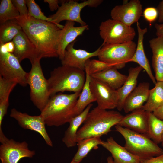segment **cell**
I'll return each instance as SVG.
<instances>
[{"label":"cell","instance_id":"obj_10","mask_svg":"<svg viewBox=\"0 0 163 163\" xmlns=\"http://www.w3.org/2000/svg\"><path fill=\"white\" fill-rule=\"evenodd\" d=\"M20 62L13 53L0 52V76L25 87L28 85V72L23 69Z\"/></svg>","mask_w":163,"mask_h":163},{"label":"cell","instance_id":"obj_15","mask_svg":"<svg viewBox=\"0 0 163 163\" xmlns=\"http://www.w3.org/2000/svg\"><path fill=\"white\" fill-rule=\"evenodd\" d=\"M75 41L66 47L63 59L61 60L62 65L67 66L83 71L85 70L87 61L90 58L98 56L100 47L93 52H89L82 49L74 47Z\"/></svg>","mask_w":163,"mask_h":163},{"label":"cell","instance_id":"obj_25","mask_svg":"<svg viewBox=\"0 0 163 163\" xmlns=\"http://www.w3.org/2000/svg\"><path fill=\"white\" fill-rule=\"evenodd\" d=\"M90 75L91 77L101 81L115 90H117L123 85L127 77V76L120 73L113 67Z\"/></svg>","mask_w":163,"mask_h":163},{"label":"cell","instance_id":"obj_13","mask_svg":"<svg viewBox=\"0 0 163 163\" xmlns=\"http://www.w3.org/2000/svg\"><path fill=\"white\" fill-rule=\"evenodd\" d=\"M10 116L15 120L22 128L38 133L47 145L51 147L53 146L52 142L46 129L44 120L40 114L38 116H31L13 108L11 110Z\"/></svg>","mask_w":163,"mask_h":163},{"label":"cell","instance_id":"obj_33","mask_svg":"<svg viewBox=\"0 0 163 163\" xmlns=\"http://www.w3.org/2000/svg\"><path fill=\"white\" fill-rule=\"evenodd\" d=\"M28 8V15L36 19L46 21L54 23L50 18L44 14L38 5L34 0H25Z\"/></svg>","mask_w":163,"mask_h":163},{"label":"cell","instance_id":"obj_34","mask_svg":"<svg viewBox=\"0 0 163 163\" xmlns=\"http://www.w3.org/2000/svg\"><path fill=\"white\" fill-rule=\"evenodd\" d=\"M113 67L110 65L99 59H88L85 65V71L90 75Z\"/></svg>","mask_w":163,"mask_h":163},{"label":"cell","instance_id":"obj_19","mask_svg":"<svg viewBox=\"0 0 163 163\" xmlns=\"http://www.w3.org/2000/svg\"><path fill=\"white\" fill-rule=\"evenodd\" d=\"M101 145L111 153L114 163H141L143 160L120 145L112 137L103 141Z\"/></svg>","mask_w":163,"mask_h":163},{"label":"cell","instance_id":"obj_30","mask_svg":"<svg viewBox=\"0 0 163 163\" xmlns=\"http://www.w3.org/2000/svg\"><path fill=\"white\" fill-rule=\"evenodd\" d=\"M22 30L15 19L8 21L1 24L0 45L12 41Z\"/></svg>","mask_w":163,"mask_h":163},{"label":"cell","instance_id":"obj_23","mask_svg":"<svg viewBox=\"0 0 163 163\" xmlns=\"http://www.w3.org/2000/svg\"><path fill=\"white\" fill-rule=\"evenodd\" d=\"M93 105H88L80 114L72 118L69 122V127L65 131L62 140L67 148L75 146L77 145L76 134L80 126L83 123Z\"/></svg>","mask_w":163,"mask_h":163},{"label":"cell","instance_id":"obj_32","mask_svg":"<svg viewBox=\"0 0 163 163\" xmlns=\"http://www.w3.org/2000/svg\"><path fill=\"white\" fill-rule=\"evenodd\" d=\"M18 83L0 76V102L9 101V95Z\"/></svg>","mask_w":163,"mask_h":163},{"label":"cell","instance_id":"obj_35","mask_svg":"<svg viewBox=\"0 0 163 163\" xmlns=\"http://www.w3.org/2000/svg\"><path fill=\"white\" fill-rule=\"evenodd\" d=\"M143 16L151 26L158 17V13L156 8L154 7H148L145 8L143 12Z\"/></svg>","mask_w":163,"mask_h":163},{"label":"cell","instance_id":"obj_5","mask_svg":"<svg viewBox=\"0 0 163 163\" xmlns=\"http://www.w3.org/2000/svg\"><path fill=\"white\" fill-rule=\"evenodd\" d=\"M115 127L125 139L124 147L134 155L144 160L163 154V150L147 135L118 125Z\"/></svg>","mask_w":163,"mask_h":163},{"label":"cell","instance_id":"obj_6","mask_svg":"<svg viewBox=\"0 0 163 163\" xmlns=\"http://www.w3.org/2000/svg\"><path fill=\"white\" fill-rule=\"evenodd\" d=\"M40 59L31 63V68L28 72L27 84L30 88V97L32 103L41 112L50 97L47 79L45 77L40 64Z\"/></svg>","mask_w":163,"mask_h":163},{"label":"cell","instance_id":"obj_29","mask_svg":"<svg viewBox=\"0 0 163 163\" xmlns=\"http://www.w3.org/2000/svg\"><path fill=\"white\" fill-rule=\"evenodd\" d=\"M102 141L101 137H96L87 138L78 142V150L72 159L79 163L93 149L101 145Z\"/></svg>","mask_w":163,"mask_h":163},{"label":"cell","instance_id":"obj_44","mask_svg":"<svg viewBox=\"0 0 163 163\" xmlns=\"http://www.w3.org/2000/svg\"><path fill=\"white\" fill-rule=\"evenodd\" d=\"M161 145L162 146V147H163V137H162V140H161Z\"/></svg>","mask_w":163,"mask_h":163},{"label":"cell","instance_id":"obj_28","mask_svg":"<svg viewBox=\"0 0 163 163\" xmlns=\"http://www.w3.org/2000/svg\"><path fill=\"white\" fill-rule=\"evenodd\" d=\"M147 112V136L156 144L161 143L163 136V120L157 117L152 112Z\"/></svg>","mask_w":163,"mask_h":163},{"label":"cell","instance_id":"obj_2","mask_svg":"<svg viewBox=\"0 0 163 163\" xmlns=\"http://www.w3.org/2000/svg\"><path fill=\"white\" fill-rule=\"evenodd\" d=\"M123 116L117 111L107 110L97 106L89 111L79 129L76 134L77 143L87 138L107 134Z\"/></svg>","mask_w":163,"mask_h":163},{"label":"cell","instance_id":"obj_31","mask_svg":"<svg viewBox=\"0 0 163 163\" xmlns=\"http://www.w3.org/2000/svg\"><path fill=\"white\" fill-rule=\"evenodd\" d=\"M20 16L11 0H1L0 4V24L16 19Z\"/></svg>","mask_w":163,"mask_h":163},{"label":"cell","instance_id":"obj_36","mask_svg":"<svg viewBox=\"0 0 163 163\" xmlns=\"http://www.w3.org/2000/svg\"><path fill=\"white\" fill-rule=\"evenodd\" d=\"M12 2L14 6L20 13L21 16L28 15V11L25 0H12Z\"/></svg>","mask_w":163,"mask_h":163},{"label":"cell","instance_id":"obj_4","mask_svg":"<svg viewBox=\"0 0 163 163\" xmlns=\"http://www.w3.org/2000/svg\"><path fill=\"white\" fill-rule=\"evenodd\" d=\"M85 79L83 70L63 65L55 68L47 79L50 97L66 91L81 92Z\"/></svg>","mask_w":163,"mask_h":163},{"label":"cell","instance_id":"obj_39","mask_svg":"<svg viewBox=\"0 0 163 163\" xmlns=\"http://www.w3.org/2000/svg\"><path fill=\"white\" fill-rule=\"evenodd\" d=\"M45 2L48 4L49 7L51 11L57 10L59 6V3L60 2L58 0H44Z\"/></svg>","mask_w":163,"mask_h":163},{"label":"cell","instance_id":"obj_1","mask_svg":"<svg viewBox=\"0 0 163 163\" xmlns=\"http://www.w3.org/2000/svg\"><path fill=\"white\" fill-rule=\"evenodd\" d=\"M36 47L38 58L59 57L57 48L61 29L51 22L27 15L15 19Z\"/></svg>","mask_w":163,"mask_h":163},{"label":"cell","instance_id":"obj_9","mask_svg":"<svg viewBox=\"0 0 163 163\" xmlns=\"http://www.w3.org/2000/svg\"><path fill=\"white\" fill-rule=\"evenodd\" d=\"M99 34L103 43L114 44L132 41L136 35L134 28L112 19L102 22L99 26Z\"/></svg>","mask_w":163,"mask_h":163},{"label":"cell","instance_id":"obj_41","mask_svg":"<svg viewBox=\"0 0 163 163\" xmlns=\"http://www.w3.org/2000/svg\"><path fill=\"white\" fill-rule=\"evenodd\" d=\"M155 27L156 29V35L157 37L163 36V23L162 24L155 23Z\"/></svg>","mask_w":163,"mask_h":163},{"label":"cell","instance_id":"obj_16","mask_svg":"<svg viewBox=\"0 0 163 163\" xmlns=\"http://www.w3.org/2000/svg\"><path fill=\"white\" fill-rule=\"evenodd\" d=\"M12 41L14 46L13 53L20 62L25 59H28L31 63L37 59H40L38 58L36 47L22 30Z\"/></svg>","mask_w":163,"mask_h":163},{"label":"cell","instance_id":"obj_12","mask_svg":"<svg viewBox=\"0 0 163 163\" xmlns=\"http://www.w3.org/2000/svg\"><path fill=\"white\" fill-rule=\"evenodd\" d=\"M90 87L97 103V106L99 108L107 110L117 108L118 101L117 90L101 81L91 77Z\"/></svg>","mask_w":163,"mask_h":163},{"label":"cell","instance_id":"obj_14","mask_svg":"<svg viewBox=\"0 0 163 163\" xmlns=\"http://www.w3.org/2000/svg\"><path fill=\"white\" fill-rule=\"evenodd\" d=\"M142 6L139 0H131L122 5L115 6L111 10V19L131 26L142 16Z\"/></svg>","mask_w":163,"mask_h":163},{"label":"cell","instance_id":"obj_37","mask_svg":"<svg viewBox=\"0 0 163 163\" xmlns=\"http://www.w3.org/2000/svg\"><path fill=\"white\" fill-rule=\"evenodd\" d=\"M14 49V46L12 41L0 45V52L13 53Z\"/></svg>","mask_w":163,"mask_h":163},{"label":"cell","instance_id":"obj_40","mask_svg":"<svg viewBox=\"0 0 163 163\" xmlns=\"http://www.w3.org/2000/svg\"><path fill=\"white\" fill-rule=\"evenodd\" d=\"M156 9L158 13V22L162 24L163 23V0L159 2Z\"/></svg>","mask_w":163,"mask_h":163},{"label":"cell","instance_id":"obj_3","mask_svg":"<svg viewBox=\"0 0 163 163\" xmlns=\"http://www.w3.org/2000/svg\"><path fill=\"white\" fill-rule=\"evenodd\" d=\"M81 93L60 92L51 96L40 113L46 125L57 127L69 123L75 117V108Z\"/></svg>","mask_w":163,"mask_h":163},{"label":"cell","instance_id":"obj_21","mask_svg":"<svg viewBox=\"0 0 163 163\" xmlns=\"http://www.w3.org/2000/svg\"><path fill=\"white\" fill-rule=\"evenodd\" d=\"M138 33L137 44L135 53L130 62H133L139 64L145 70L150 79L155 85L157 82L155 77L153 75L149 60L145 55L143 46L144 36L147 32V29L142 28L140 23H136Z\"/></svg>","mask_w":163,"mask_h":163},{"label":"cell","instance_id":"obj_45","mask_svg":"<svg viewBox=\"0 0 163 163\" xmlns=\"http://www.w3.org/2000/svg\"><path fill=\"white\" fill-rule=\"evenodd\" d=\"M70 163H78V162H75V161H74L72 159V161H71V162Z\"/></svg>","mask_w":163,"mask_h":163},{"label":"cell","instance_id":"obj_22","mask_svg":"<svg viewBox=\"0 0 163 163\" xmlns=\"http://www.w3.org/2000/svg\"><path fill=\"white\" fill-rule=\"evenodd\" d=\"M142 69L140 66L130 68L126 81L123 85L117 90L118 95L117 108L119 111H121L123 109L126 98L136 87L138 76Z\"/></svg>","mask_w":163,"mask_h":163},{"label":"cell","instance_id":"obj_24","mask_svg":"<svg viewBox=\"0 0 163 163\" xmlns=\"http://www.w3.org/2000/svg\"><path fill=\"white\" fill-rule=\"evenodd\" d=\"M152 53V63L157 81H163V36L149 41Z\"/></svg>","mask_w":163,"mask_h":163},{"label":"cell","instance_id":"obj_11","mask_svg":"<svg viewBox=\"0 0 163 163\" xmlns=\"http://www.w3.org/2000/svg\"><path fill=\"white\" fill-rule=\"evenodd\" d=\"M35 154V151L29 149L25 141L19 142L8 139L0 146L1 163H18L21 159L31 158Z\"/></svg>","mask_w":163,"mask_h":163},{"label":"cell","instance_id":"obj_18","mask_svg":"<svg viewBox=\"0 0 163 163\" xmlns=\"http://www.w3.org/2000/svg\"><path fill=\"white\" fill-rule=\"evenodd\" d=\"M122 127L147 135L148 112L142 107L124 116L118 123Z\"/></svg>","mask_w":163,"mask_h":163},{"label":"cell","instance_id":"obj_8","mask_svg":"<svg viewBox=\"0 0 163 163\" xmlns=\"http://www.w3.org/2000/svg\"><path fill=\"white\" fill-rule=\"evenodd\" d=\"M61 5L57 11L54 14L49 16L61 29L64 25L59 23L64 20L75 22L79 23L81 26L87 25L81 18L80 15L82 9L85 7L88 6L96 7L103 2L101 0H88L78 3L75 0H62Z\"/></svg>","mask_w":163,"mask_h":163},{"label":"cell","instance_id":"obj_43","mask_svg":"<svg viewBox=\"0 0 163 163\" xmlns=\"http://www.w3.org/2000/svg\"><path fill=\"white\" fill-rule=\"evenodd\" d=\"M107 163H114L112 156H109L107 158Z\"/></svg>","mask_w":163,"mask_h":163},{"label":"cell","instance_id":"obj_27","mask_svg":"<svg viewBox=\"0 0 163 163\" xmlns=\"http://www.w3.org/2000/svg\"><path fill=\"white\" fill-rule=\"evenodd\" d=\"M155 87L150 89L148 98L142 108L153 112L163 104V81H157Z\"/></svg>","mask_w":163,"mask_h":163},{"label":"cell","instance_id":"obj_26","mask_svg":"<svg viewBox=\"0 0 163 163\" xmlns=\"http://www.w3.org/2000/svg\"><path fill=\"white\" fill-rule=\"evenodd\" d=\"M85 72V82L75 108V116L81 113L90 104L96 101L90 87L91 76L87 71Z\"/></svg>","mask_w":163,"mask_h":163},{"label":"cell","instance_id":"obj_17","mask_svg":"<svg viewBox=\"0 0 163 163\" xmlns=\"http://www.w3.org/2000/svg\"><path fill=\"white\" fill-rule=\"evenodd\" d=\"M75 22L66 21L63 28L61 29L58 45L57 51L59 58L61 60L64 56L67 46L75 41L78 36L88 29L86 25L79 27L75 26Z\"/></svg>","mask_w":163,"mask_h":163},{"label":"cell","instance_id":"obj_38","mask_svg":"<svg viewBox=\"0 0 163 163\" xmlns=\"http://www.w3.org/2000/svg\"><path fill=\"white\" fill-rule=\"evenodd\" d=\"M141 163H163V154L142 160Z\"/></svg>","mask_w":163,"mask_h":163},{"label":"cell","instance_id":"obj_20","mask_svg":"<svg viewBox=\"0 0 163 163\" xmlns=\"http://www.w3.org/2000/svg\"><path fill=\"white\" fill-rule=\"evenodd\" d=\"M149 88V82L139 83L126 98L123 109L124 112L128 113L142 108L148 98Z\"/></svg>","mask_w":163,"mask_h":163},{"label":"cell","instance_id":"obj_42","mask_svg":"<svg viewBox=\"0 0 163 163\" xmlns=\"http://www.w3.org/2000/svg\"><path fill=\"white\" fill-rule=\"evenodd\" d=\"M152 113L158 118L163 120V104L154 111Z\"/></svg>","mask_w":163,"mask_h":163},{"label":"cell","instance_id":"obj_7","mask_svg":"<svg viewBox=\"0 0 163 163\" xmlns=\"http://www.w3.org/2000/svg\"><path fill=\"white\" fill-rule=\"evenodd\" d=\"M136 46V43L133 41L121 43H103L100 47L97 56L100 60L117 69H120L130 62Z\"/></svg>","mask_w":163,"mask_h":163}]
</instances>
